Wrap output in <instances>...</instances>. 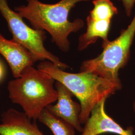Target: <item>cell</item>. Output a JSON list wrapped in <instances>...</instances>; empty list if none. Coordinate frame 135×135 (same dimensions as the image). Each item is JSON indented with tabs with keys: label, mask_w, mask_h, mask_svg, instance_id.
Here are the masks:
<instances>
[{
	"label": "cell",
	"mask_w": 135,
	"mask_h": 135,
	"mask_svg": "<svg viewBox=\"0 0 135 135\" xmlns=\"http://www.w3.org/2000/svg\"><path fill=\"white\" fill-rule=\"evenodd\" d=\"M37 69L62 84L77 98L81 106L80 120L82 124L86 123L97 104L122 89L93 73L65 72L48 61L40 63Z\"/></svg>",
	"instance_id": "2"
},
{
	"label": "cell",
	"mask_w": 135,
	"mask_h": 135,
	"mask_svg": "<svg viewBox=\"0 0 135 135\" xmlns=\"http://www.w3.org/2000/svg\"><path fill=\"white\" fill-rule=\"evenodd\" d=\"M0 135H44L25 113L10 109L3 113Z\"/></svg>",
	"instance_id": "9"
},
{
	"label": "cell",
	"mask_w": 135,
	"mask_h": 135,
	"mask_svg": "<svg viewBox=\"0 0 135 135\" xmlns=\"http://www.w3.org/2000/svg\"><path fill=\"white\" fill-rule=\"evenodd\" d=\"M135 36V14L130 24L123 29L118 37L102 43L103 51L98 56L82 62L80 72L93 73L122 88L119 70L125 67L130 57Z\"/></svg>",
	"instance_id": "4"
},
{
	"label": "cell",
	"mask_w": 135,
	"mask_h": 135,
	"mask_svg": "<svg viewBox=\"0 0 135 135\" xmlns=\"http://www.w3.org/2000/svg\"><path fill=\"white\" fill-rule=\"evenodd\" d=\"M106 100L100 102L93 108L80 135H99L106 133L134 135L132 127L125 129L107 115L105 111Z\"/></svg>",
	"instance_id": "6"
},
{
	"label": "cell",
	"mask_w": 135,
	"mask_h": 135,
	"mask_svg": "<svg viewBox=\"0 0 135 135\" xmlns=\"http://www.w3.org/2000/svg\"><path fill=\"white\" fill-rule=\"evenodd\" d=\"M38 119L48 127L53 135H76L75 129L72 126L54 115L47 108L42 112Z\"/></svg>",
	"instance_id": "11"
},
{
	"label": "cell",
	"mask_w": 135,
	"mask_h": 135,
	"mask_svg": "<svg viewBox=\"0 0 135 135\" xmlns=\"http://www.w3.org/2000/svg\"><path fill=\"white\" fill-rule=\"evenodd\" d=\"M89 1L60 0L57 3L48 4L39 0H27L28 5L16 7L15 10L23 18L28 20L34 29L48 32L59 48L67 52L70 47L69 36L77 32L84 26L82 19L70 22L69 13L78 3Z\"/></svg>",
	"instance_id": "1"
},
{
	"label": "cell",
	"mask_w": 135,
	"mask_h": 135,
	"mask_svg": "<svg viewBox=\"0 0 135 135\" xmlns=\"http://www.w3.org/2000/svg\"><path fill=\"white\" fill-rule=\"evenodd\" d=\"M55 81L33 66L26 68L19 78L9 83L10 99L22 107L30 119L35 121L45 108L57 100Z\"/></svg>",
	"instance_id": "3"
},
{
	"label": "cell",
	"mask_w": 135,
	"mask_h": 135,
	"mask_svg": "<svg viewBox=\"0 0 135 135\" xmlns=\"http://www.w3.org/2000/svg\"><path fill=\"white\" fill-rule=\"evenodd\" d=\"M0 12L7 22L13 40L29 51L35 62L48 60L63 70L69 67L45 48V32L29 27L17 12L11 9L7 0H0Z\"/></svg>",
	"instance_id": "5"
},
{
	"label": "cell",
	"mask_w": 135,
	"mask_h": 135,
	"mask_svg": "<svg viewBox=\"0 0 135 135\" xmlns=\"http://www.w3.org/2000/svg\"><path fill=\"white\" fill-rule=\"evenodd\" d=\"M121 1L124 7L126 14L130 17L135 5V0H118Z\"/></svg>",
	"instance_id": "13"
},
{
	"label": "cell",
	"mask_w": 135,
	"mask_h": 135,
	"mask_svg": "<svg viewBox=\"0 0 135 135\" xmlns=\"http://www.w3.org/2000/svg\"><path fill=\"white\" fill-rule=\"evenodd\" d=\"M87 30L79 39L78 50L83 51L92 44L95 43L99 38L103 42L109 41L111 20L93 19L89 16L87 18Z\"/></svg>",
	"instance_id": "10"
},
{
	"label": "cell",
	"mask_w": 135,
	"mask_h": 135,
	"mask_svg": "<svg viewBox=\"0 0 135 135\" xmlns=\"http://www.w3.org/2000/svg\"><path fill=\"white\" fill-rule=\"evenodd\" d=\"M0 54L9 64L13 76L19 78L26 68L35 61L29 51L14 40H9L0 34Z\"/></svg>",
	"instance_id": "8"
},
{
	"label": "cell",
	"mask_w": 135,
	"mask_h": 135,
	"mask_svg": "<svg viewBox=\"0 0 135 135\" xmlns=\"http://www.w3.org/2000/svg\"><path fill=\"white\" fill-rule=\"evenodd\" d=\"M93 9L88 16L93 19L111 20L118 13L111 0H93Z\"/></svg>",
	"instance_id": "12"
},
{
	"label": "cell",
	"mask_w": 135,
	"mask_h": 135,
	"mask_svg": "<svg viewBox=\"0 0 135 135\" xmlns=\"http://www.w3.org/2000/svg\"><path fill=\"white\" fill-rule=\"evenodd\" d=\"M55 88L58 92L57 103L55 105H50L46 108L54 115L67 122L81 133L83 127L80 120V104L73 100L72 93L61 83L57 81Z\"/></svg>",
	"instance_id": "7"
},
{
	"label": "cell",
	"mask_w": 135,
	"mask_h": 135,
	"mask_svg": "<svg viewBox=\"0 0 135 135\" xmlns=\"http://www.w3.org/2000/svg\"><path fill=\"white\" fill-rule=\"evenodd\" d=\"M5 75V69L2 64V62L0 61V81L3 79Z\"/></svg>",
	"instance_id": "14"
}]
</instances>
